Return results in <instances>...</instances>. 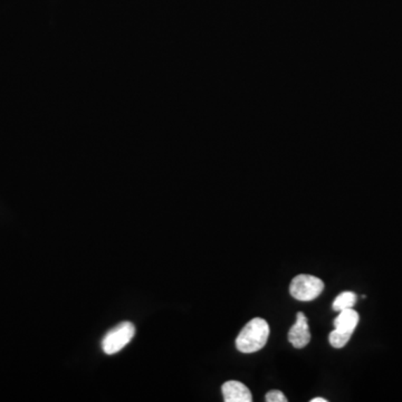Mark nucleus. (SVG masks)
Segmentation results:
<instances>
[{
  "instance_id": "1",
  "label": "nucleus",
  "mask_w": 402,
  "mask_h": 402,
  "mask_svg": "<svg viewBox=\"0 0 402 402\" xmlns=\"http://www.w3.org/2000/svg\"><path fill=\"white\" fill-rule=\"evenodd\" d=\"M269 332V326L264 319H253L239 334L236 339V348L241 353L257 352L267 343Z\"/></svg>"
},
{
  "instance_id": "2",
  "label": "nucleus",
  "mask_w": 402,
  "mask_h": 402,
  "mask_svg": "<svg viewBox=\"0 0 402 402\" xmlns=\"http://www.w3.org/2000/svg\"><path fill=\"white\" fill-rule=\"evenodd\" d=\"M324 283L322 279L312 275L302 274L293 279L290 286V295L297 301L309 302L322 294Z\"/></svg>"
},
{
  "instance_id": "3",
  "label": "nucleus",
  "mask_w": 402,
  "mask_h": 402,
  "mask_svg": "<svg viewBox=\"0 0 402 402\" xmlns=\"http://www.w3.org/2000/svg\"><path fill=\"white\" fill-rule=\"evenodd\" d=\"M134 334H135V326L131 322L121 323L103 337L102 349L109 356L120 352L131 342Z\"/></svg>"
},
{
  "instance_id": "4",
  "label": "nucleus",
  "mask_w": 402,
  "mask_h": 402,
  "mask_svg": "<svg viewBox=\"0 0 402 402\" xmlns=\"http://www.w3.org/2000/svg\"><path fill=\"white\" fill-rule=\"evenodd\" d=\"M288 341L296 349L305 348L311 341L309 323L304 313L300 312L296 315V323L288 332Z\"/></svg>"
},
{
  "instance_id": "5",
  "label": "nucleus",
  "mask_w": 402,
  "mask_h": 402,
  "mask_svg": "<svg viewBox=\"0 0 402 402\" xmlns=\"http://www.w3.org/2000/svg\"><path fill=\"white\" fill-rule=\"evenodd\" d=\"M222 396L225 402H252V392L239 381H227L222 384Z\"/></svg>"
},
{
  "instance_id": "6",
  "label": "nucleus",
  "mask_w": 402,
  "mask_h": 402,
  "mask_svg": "<svg viewBox=\"0 0 402 402\" xmlns=\"http://www.w3.org/2000/svg\"><path fill=\"white\" fill-rule=\"evenodd\" d=\"M339 313L340 314L334 320V328H335L334 330L348 337H352L353 332L360 321L358 312L353 309H348Z\"/></svg>"
},
{
  "instance_id": "7",
  "label": "nucleus",
  "mask_w": 402,
  "mask_h": 402,
  "mask_svg": "<svg viewBox=\"0 0 402 402\" xmlns=\"http://www.w3.org/2000/svg\"><path fill=\"white\" fill-rule=\"evenodd\" d=\"M356 300H358V296L356 293L350 292V290H347V292H343V293L340 294L334 300L333 307L334 311L337 312H341V311H344V309H352L354 305H356Z\"/></svg>"
},
{
  "instance_id": "8",
  "label": "nucleus",
  "mask_w": 402,
  "mask_h": 402,
  "mask_svg": "<svg viewBox=\"0 0 402 402\" xmlns=\"http://www.w3.org/2000/svg\"><path fill=\"white\" fill-rule=\"evenodd\" d=\"M351 337L348 335H344V334L340 333L337 330H333V331L328 335V341H330V344L335 349H341L347 345V343L350 341Z\"/></svg>"
},
{
  "instance_id": "9",
  "label": "nucleus",
  "mask_w": 402,
  "mask_h": 402,
  "mask_svg": "<svg viewBox=\"0 0 402 402\" xmlns=\"http://www.w3.org/2000/svg\"><path fill=\"white\" fill-rule=\"evenodd\" d=\"M265 400L267 402H288V398L279 390H272L267 392L265 396Z\"/></svg>"
},
{
  "instance_id": "10",
  "label": "nucleus",
  "mask_w": 402,
  "mask_h": 402,
  "mask_svg": "<svg viewBox=\"0 0 402 402\" xmlns=\"http://www.w3.org/2000/svg\"><path fill=\"white\" fill-rule=\"evenodd\" d=\"M328 400L324 399V398H314V399L311 400V402H326Z\"/></svg>"
}]
</instances>
